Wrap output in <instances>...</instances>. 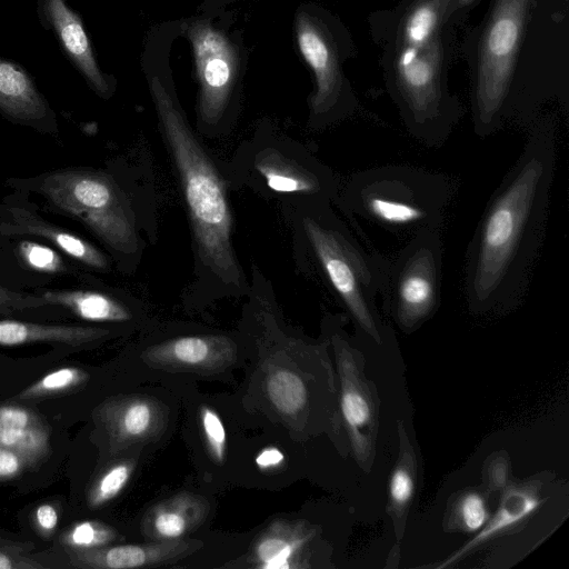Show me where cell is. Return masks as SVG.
<instances>
[{
  "instance_id": "cell-12",
  "label": "cell",
  "mask_w": 569,
  "mask_h": 569,
  "mask_svg": "<svg viewBox=\"0 0 569 569\" xmlns=\"http://www.w3.org/2000/svg\"><path fill=\"white\" fill-rule=\"evenodd\" d=\"M236 343L223 335L171 338L147 348L142 358L154 368L216 373L236 360Z\"/></svg>"
},
{
  "instance_id": "cell-9",
  "label": "cell",
  "mask_w": 569,
  "mask_h": 569,
  "mask_svg": "<svg viewBox=\"0 0 569 569\" xmlns=\"http://www.w3.org/2000/svg\"><path fill=\"white\" fill-rule=\"evenodd\" d=\"M251 168L262 191L288 196L297 200L298 209L336 201L341 183L329 167L302 148L292 156L279 147H260L251 156Z\"/></svg>"
},
{
  "instance_id": "cell-38",
  "label": "cell",
  "mask_w": 569,
  "mask_h": 569,
  "mask_svg": "<svg viewBox=\"0 0 569 569\" xmlns=\"http://www.w3.org/2000/svg\"><path fill=\"white\" fill-rule=\"evenodd\" d=\"M477 0H455L453 1V4L451 7V10H450V14H449V18L451 17V14L453 12H457V11H460V10H463V9H467L469 8L472 3H475Z\"/></svg>"
},
{
  "instance_id": "cell-28",
  "label": "cell",
  "mask_w": 569,
  "mask_h": 569,
  "mask_svg": "<svg viewBox=\"0 0 569 569\" xmlns=\"http://www.w3.org/2000/svg\"><path fill=\"white\" fill-rule=\"evenodd\" d=\"M118 537L119 533L109 525L86 520L67 528L59 537V542L66 549L86 550L110 545Z\"/></svg>"
},
{
  "instance_id": "cell-14",
  "label": "cell",
  "mask_w": 569,
  "mask_h": 569,
  "mask_svg": "<svg viewBox=\"0 0 569 569\" xmlns=\"http://www.w3.org/2000/svg\"><path fill=\"white\" fill-rule=\"evenodd\" d=\"M97 413L113 452L154 440L166 426L162 405L146 396L109 399L97 409Z\"/></svg>"
},
{
  "instance_id": "cell-26",
  "label": "cell",
  "mask_w": 569,
  "mask_h": 569,
  "mask_svg": "<svg viewBox=\"0 0 569 569\" xmlns=\"http://www.w3.org/2000/svg\"><path fill=\"white\" fill-rule=\"evenodd\" d=\"M89 378V373L81 368H59L34 381L16 398L19 400H38L64 395L84 386Z\"/></svg>"
},
{
  "instance_id": "cell-6",
  "label": "cell",
  "mask_w": 569,
  "mask_h": 569,
  "mask_svg": "<svg viewBox=\"0 0 569 569\" xmlns=\"http://www.w3.org/2000/svg\"><path fill=\"white\" fill-rule=\"evenodd\" d=\"M531 0H496L481 33L472 91L476 134L486 138L511 118L516 59Z\"/></svg>"
},
{
  "instance_id": "cell-11",
  "label": "cell",
  "mask_w": 569,
  "mask_h": 569,
  "mask_svg": "<svg viewBox=\"0 0 569 569\" xmlns=\"http://www.w3.org/2000/svg\"><path fill=\"white\" fill-rule=\"evenodd\" d=\"M296 34L300 53L316 80L311 120L316 127H322L350 113L355 99L343 83L336 47L325 29L308 13L300 12Z\"/></svg>"
},
{
  "instance_id": "cell-36",
  "label": "cell",
  "mask_w": 569,
  "mask_h": 569,
  "mask_svg": "<svg viewBox=\"0 0 569 569\" xmlns=\"http://www.w3.org/2000/svg\"><path fill=\"white\" fill-rule=\"evenodd\" d=\"M26 459L17 451L0 446V480H9L21 473Z\"/></svg>"
},
{
  "instance_id": "cell-23",
  "label": "cell",
  "mask_w": 569,
  "mask_h": 569,
  "mask_svg": "<svg viewBox=\"0 0 569 569\" xmlns=\"http://www.w3.org/2000/svg\"><path fill=\"white\" fill-rule=\"evenodd\" d=\"M46 305L60 306L87 321L127 322L133 318L130 308L112 296L94 290L43 291Z\"/></svg>"
},
{
  "instance_id": "cell-19",
  "label": "cell",
  "mask_w": 569,
  "mask_h": 569,
  "mask_svg": "<svg viewBox=\"0 0 569 569\" xmlns=\"http://www.w3.org/2000/svg\"><path fill=\"white\" fill-rule=\"evenodd\" d=\"M49 438V427L36 411L0 405V446L20 453L28 465H34L48 455Z\"/></svg>"
},
{
  "instance_id": "cell-2",
  "label": "cell",
  "mask_w": 569,
  "mask_h": 569,
  "mask_svg": "<svg viewBox=\"0 0 569 569\" xmlns=\"http://www.w3.org/2000/svg\"><path fill=\"white\" fill-rule=\"evenodd\" d=\"M150 89L190 220L198 277L221 293H249L232 246L233 219L218 167L158 78Z\"/></svg>"
},
{
  "instance_id": "cell-21",
  "label": "cell",
  "mask_w": 569,
  "mask_h": 569,
  "mask_svg": "<svg viewBox=\"0 0 569 569\" xmlns=\"http://www.w3.org/2000/svg\"><path fill=\"white\" fill-rule=\"evenodd\" d=\"M109 333L108 329L100 327L41 325L11 319L0 320V346L57 342L78 347L104 339Z\"/></svg>"
},
{
  "instance_id": "cell-18",
  "label": "cell",
  "mask_w": 569,
  "mask_h": 569,
  "mask_svg": "<svg viewBox=\"0 0 569 569\" xmlns=\"http://www.w3.org/2000/svg\"><path fill=\"white\" fill-rule=\"evenodd\" d=\"M2 232L38 236L47 239L58 249L90 268L97 270L109 268L108 258L93 244L67 230L43 221L21 208L8 211V218L2 224Z\"/></svg>"
},
{
  "instance_id": "cell-13",
  "label": "cell",
  "mask_w": 569,
  "mask_h": 569,
  "mask_svg": "<svg viewBox=\"0 0 569 569\" xmlns=\"http://www.w3.org/2000/svg\"><path fill=\"white\" fill-rule=\"evenodd\" d=\"M202 547L198 539L150 541L138 545L103 546L93 549H66L70 565L84 569L151 568L174 563Z\"/></svg>"
},
{
  "instance_id": "cell-8",
  "label": "cell",
  "mask_w": 569,
  "mask_h": 569,
  "mask_svg": "<svg viewBox=\"0 0 569 569\" xmlns=\"http://www.w3.org/2000/svg\"><path fill=\"white\" fill-rule=\"evenodd\" d=\"M442 256L439 228L413 234L391 258L382 256L379 295L402 329L415 330L439 308Z\"/></svg>"
},
{
  "instance_id": "cell-30",
  "label": "cell",
  "mask_w": 569,
  "mask_h": 569,
  "mask_svg": "<svg viewBox=\"0 0 569 569\" xmlns=\"http://www.w3.org/2000/svg\"><path fill=\"white\" fill-rule=\"evenodd\" d=\"M18 254L34 271L58 273L64 270L61 256L48 246L31 240H22L18 243Z\"/></svg>"
},
{
  "instance_id": "cell-31",
  "label": "cell",
  "mask_w": 569,
  "mask_h": 569,
  "mask_svg": "<svg viewBox=\"0 0 569 569\" xmlns=\"http://www.w3.org/2000/svg\"><path fill=\"white\" fill-rule=\"evenodd\" d=\"M29 543L0 539V569H43L46 565L29 557Z\"/></svg>"
},
{
  "instance_id": "cell-20",
  "label": "cell",
  "mask_w": 569,
  "mask_h": 569,
  "mask_svg": "<svg viewBox=\"0 0 569 569\" xmlns=\"http://www.w3.org/2000/svg\"><path fill=\"white\" fill-rule=\"evenodd\" d=\"M335 343L339 376L341 380V412L351 435L355 448L360 451L366 442L362 429L372 420V407L365 387L360 385L353 357L347 341L337 331L332 335Z\"/></svg>"
},
{
  "instance_id": "cell-22",
  "label": "cell",
  "mask_w": 569,
  "mask_h": 569,
  "mask_svg": "<svg viewBox=\"0 0 569 569\" xmlns=\"http://www.w3.org/2000/svg\"><path fill=\"white\" fill-rule=\"evenodd\" d=\"M0 109L24 122L41 121L48 106L28 73L18 64L0 58Z\"/></svg>"
},
{
  "instance_id": "cell-27",
  "label": "cell",
  "mask_w": 569,
  "mask_h": 569,
  "mask_svg": "<svg viewBox=\"0 0 569 569\" xmlns=\"http://www.w3.org/2000/svg\"><path fill=\"white\" fill-rule=\"evenodd\" d=\"M133 469L132 460H120L103 470L88 490V507L97 509L114 499L129 482Z\"/></svg>"
},
{
  "instance_id": "cell-5",
  "label": "cell",
  "mask_w": 569,
  "mask_h": 569,
  "mask_svg": "<svg viewBox=\"0 0 569 569\" xmlns=\"http://www.w3.org/2000/svg\"><path fill=\"white\" fill-rule=\"evenodd\" d=\"M443 42L437 37L422 49L395 47L390 87L408 132L422 144L445 143L462 110L442 77Z\"/></svg>"
},
{
  "instance_id": "cell-15",
  "label": "cell",
  "mask_w": 569,
  "mask_h": 569,
  "mask_svg": "<svg viewBox=\"0 0 569 569\" xmlns=\"http://www.w3.org/2000/svg\"><path fill=\"white\" fill-rule=\"evenodd\" d=\"M313 531L306 521L276 519L256 538L233 567L293 569L306 567L301 552Z\"/></svg>"
},
{
  "instance_id": "cell-16",
  "label": "cell",
  "mask_w": 569,
  "mask_h": 569,
  "mask_svg": "<svg viewBox=\"0 0 569 569\" xmlns=\"http://www.w3.org/2000/svg\"><path fill=\"white\" fill-rule=\"evenodd\" d=\"M209 510L204 497L182 491L152 506L141 520V532L150 541L181 539L202 525Z\"/></svg>"
},
{
  "instance_id": "cell-25",
  "label": "cell",
  "mask_w": 569,
  "mask_h": 569,
  "mask_svg": "<svg viewBox=\"0 0 569 569\" xmlns=\"http://www.w3.org/2000/svg\"><path fill=\"white\" fill-rule=\"evenodd\" d=\"M455 0H417L405 12L398 28V46L422 49L439 36Z\"/></svg>"
},
{
  "instance_id": "cell-1",
  "label": "cell",
  "mask_w": 569,
  "mask_h": 569,
  "mask_svg": "<svg viewBox=\"0 0 569 569\" xmlns=\"http://www.w3.org/2000/svg\"><path fill=\"white\" fill-rule=\"evenodd\" d=\"M556 160L555 122L539 120L468 243L463 293L472 312L508 311L525 297L545 238Z\"/></svg>"
},
{
  "instance_id": "cell-33",
  "label": "cell",
  "mask_w": 569,
  "mask_h": 569,
  "mask_svg": "<svg viewBox=\"0 0 569 569\" xmlns=\"http://www.w3.org/2000/svg\"><path fill=\"white\" fill-rule=\"evenodd\" d=\"M459 513L463 526L469 531H479L489 519L486 503L478 493L466 495L459 505Z\"/></svg>"
},
{
  "instance_id": "cell-24",
  "label": "cell",
  "mask_w": 569,
  "mask_h": 569,
  "mask_svg": "<svg viewBox=\"0 0 569 569\" xmlns=\"http://www.w3.org/2000/svg\"><path fill=\"white\" fill-rule=\"evenodd\" d=\"M540 505V498L530 490L517 487L507 489L495 515L487 520L486 525L469 542L447 558L439 568L453 563L475 547L519 523L535 512Z\"/></svg>"
},
{
  "instance_id": "cell-34",
  "label": "cell",
  "mask_w": 569,
  "mask_h": 569,
  "mask_svg": "<svg viewBox=\"0 0 569 569\" xmlns=\"http://www.w3.org/2000/svg\"><path fill=\"white\" fill-rule=\"evenodd\" d=\"M59 512L53 503L43 502L39 505L33 511V523L43 538H50L58 526Z\"/></svg>"
},
{
  "instance_id": "cell-37",
  "label": "cell",
  "mask_w": 569,
  "mask_h": 569,
  "mask_svg": "<svg viewBox=\"0 0 569 569\" xmlns=\"http://www.w3.org/2000/svg\"><path fill=\"white\" fill-rule=\"evenodd\" d=\"M283 461V455L276 448H267L257 457L256 462L261 469H271Z\"/></svg>"
},
{
  "instance_id": "cell-7",
  "label": "cell",
  "mask_w": 569,
  "mask_h": 569,
  "mask_svg": "<svg viewBox=\"0 0 569 569\" xmlns=\"http://www.w3.org/2000/svg\"><path fill=\"white\" fill-rule=\"evenodd\" d=\"M39 189L57 208L79 218L116 252L124 256L139 252L133 210L110 176L63 170L44 177Z\"/></svg>"
},
{
  "instance_id": "cell-10",
  "label": "cell",
  "mask_w": 569,
  "mask_h": 569,
  "mask_svg": "<svg viewBox=\"0 0 569 569\" xmlns=\"http://www.w3.org/2000/svg\"><path fill=\"white\" fill-rule=\"evenodd\" d=\"M199 81V120L217 126L230 101L238 76V52L220 30L207 21H194L188 28Z\"/></svg>"
},
{
  "instance_id": "cell-17",
  "label": "cell",
  "mask_w": 569,
  "mask_h": 569,
  "mask_svg": "<svg viewBox=\"0 0 569 569\" xmlns=\"http://www.w3.org/2000/svg\"><path fill=\"white\" fill-rule=\"evenodd\" d=\"M43 8L63 50L91 87L101 96H106L109 86L98 67L80 17L66 0H43Z\"/></svg>"
},
{
  "instance_id": "cell-3",
  "label": "cell",
  "mask_w": 569,
  "mask_h": 569,
  "mask_svg": "<svg viewBox=\"0 0 569 569\" xmlns=\"http://www.w3.org/2000/svg\"><path fill=\"white\" fill-rule=\"evenodd\" d=\"M457 187L452 177L407 164H386L352 173L340 183L336 202L388 232L409 236L441 229Z\"/></svg>"
},
{
  "instance_id": "cell-35",
  "label": "cell",
  "mask_w": 569,
  "mask_h": 569,
  "mask_svg": "<svg viewBox=\"0 0 569 569\" xmlns=\"http://www.w3.org/2000/svg\"><path fill=\"white\" fill-rule=\"evenodd\" d=\"M46 305L41 297L29 298L20 296L0 286V315L11 313L30 307Z\"/></svg>"
},
{
  "instance_id": "cell-32",
  "label": "cell",
  "mask_w": 569,
  "mask_h": 569,
  "mask_svg": "<svg viewBox=\"0 0 569 569\" xmlns=\"http://www.w3.org/2000/svg\"><path fill=\"white\" fill-rule=\"evenodd\" d=\"M415 478L408 463H399L390 478L389 495L393 507L403 508L412 498Z\"/></svg>"
},
{
  "instance_id": "cell-29",
  "label": "cell",
  "mask_w": 569,
  "mask_h": 569,
  "mask_svg": "<svg viewBox=\"0 0 569 569\" xmlns=\"http://www.w3.org/2000/svg\"><path fill=\"white\" fill-rule=\"evenodd\" d=\"M199 421L209 456L216 463H222L227 455V433L219 415L211 407L201 406Z\"/></svg>"
},
{
  "instance_id": "cell-4",
  "label": "cell",
  "mask_w": 569,
  "mask_h": 569,
  "mask_svg": "<svg viewBox=\"0 0 569 569\" xmlns=\"http://www.w3.org/2000/svg\"><path fill=\"white\" fill-rule=\"evenodd\" d=\"M330 204L298 209V227L305 249L358 329L381 345L385 327L376 299L380 291L382 254L368 252Z\"/></svg>"
}]
</instances>
